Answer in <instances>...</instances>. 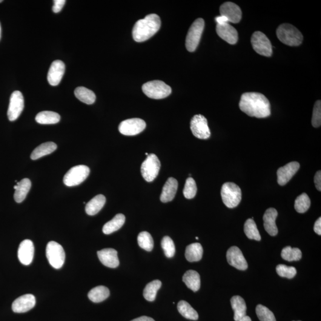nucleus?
I'll use <instances>...</instances> for the list:
<instances>
[{
  "label": "nucleus",
  "mask_w": 321,
  "mask_h": 321,
  "mask_svg": "<svg viewBox=\"0 0 321 321\" xmlns=\"http://www.w3.org/2000/svg\"><path fill=\"white\" fill-rule=\"evenodd\" d=\"M276 271L279 276L289 279H293L297 274L296 269L293 266H288L283 264L277 266Z\"/></svg>",
  "instance_id": "obj_42"
},
{
  "label": "nucleus",
  "mask_w": 321,
  "mask_h": 321,
  "mask_svg": "<svg viewBox=\"0 0 321 321\" xmlns=\"http://www.w3.org/2000/svg\"><path fill=\"white\" fill-rule=\"evenodd\" d=\"M312 124L314 128H319L321 125V102L320 100L315 102L314 105Z\"/></svg>",
  "instance_id": "obj_44"
},
{
  "label": "nucleus",
  "mask_w": 321,
  "mask_h": 321,
  "mask_svg": "<svg viewBox=\"0 0 321 321\" xmlns=\"http://www.w3.org/2000/svg\"><path fill=\"white\" fill-rule=\"evenodd\" d=\"M160 163L159 158L154 154L148 155L141 165V173L148 182L154 181L159 173Z\"/></svg>",
  "instance_id": "obj_9"
},
{
  "label": "nucleus",
  "mask_w": 321,
  "mask_h": 321,
  "mask_svg": "<svg viewBox=\"0 0 321 321\" xmlns=\"http://www.w3.org/2000/svg\"><path fill=\"white\" fill-rule=\"evenodd\" d=\"M74 95L80 101L88 105L94 104L96 100V94L87 88H77L74 91Z\"/></svg>",
  "instance_id": "obj_33"
},
{
  "label": "nucleus",
  "mask_w": 321,
  "mask_h": 321,
  "mask_svg": "<svg viewBox=\"0 0 321 321\" xmlns=\"http://www.w3.org/2000/svg\"><path fill=\"white\" fill-rule=\"evenodd\" d=\"M65 64L61 60H56L51 65L47 79L51 86L58 85L64 76Z\"/></svg>",
  "instance_id": "obj_19"
},
{
  "label": "nucleus",
  "mask_w": 321,
  "mask_h": 321,
  "mask_svg": "<svg viewBox=\"0 0 321 321\" xmlns=\"http://www.w3.org/2000/svg\"><path fill=\"white\" fill-rule=\"evenodd\" d=\"M65 0H55L54 1L53 7V12L57 13L60 12L65 4Z\"/></svg>",
  "instance_id": "obj_45"
},
{
  "label": "nucleus",
  "mask_w": 321,
  "mask_h": 321,
  "mask_svg": "<svg viewBox=\"0 0 321 321\" xmlns=\"http://www.w3.org/2000/svg\"><path fill=\"white\" fill-rule=\"evenodd\" d=\"M33 243L30 240H25L21 242L18 249V258L23 265H30L34 256Z\"/></svg>",
  "instance_id": "obj_18"
},
{
  "label": "nucleus",
  "mask_w": 321,
  "mask_h": 321,
  "mask_svg": "<svg viewBox=\"0 0 321 321\" xmlns=\"http://www.w3.org/2000/svg\"></svg>",
  "instance_id": "obj_55"
},
{
  "label": "nucleus",
  "mask_w": 321,
  "mask_h": 321,
  "mask_svg": "<svg viewBox=\"0 0 321 321\" xmlns=\"http://www.w3.org/2000/svg\"><path fill=\"white\" fill-rule=\"evenodd\" d=\"M314 230L315 233H316L317 234L321 236V217H320L319 219H318L317 220V222H315Z\"/></svg>",
  "instance_id": "obj_47"
},
{
  "label": "nucleus",
  "mask_w": 321,
  "mask_h": 321,
  "mask_svg": "<svg viewBox=\"0 0 321 321\" xmlns=\"http://www.w3.org/2000/svg\"><path fill=\"white\" fill-rule=\"evenodd\" d=\"M60 116L56 112L44 111L40 112L35 117L36 122L41 125H54L58 123Z\"/></svg>",
  "instance_id": "obj_31"
},
{
  "label": "nucleus",
  "mask_w": 321,
  "mask_h": 321,
  "mask_svg": "<svg viewBox=\"0 0 321 321\" xmlns=\"http://www.w3.org/2000/svg\"><path fill=\"white\" fill-rule=\"evenodd\" d=\"M223 202L229 208H236L242 200V191L234 183H225L221 191Z\"/></svg>",
  "instance_id": "obj_4"
},
{
  "label": "nucleus",
  "mask_w": 321,
  "mask_h": 321,
  "mask_svg": "<svg viewBox=\"0 0 321 321\" xmlns=\"http://www.w3.org/2000/svg\"><path fill=\"white\" fill-rule=\"evenodd\" d=\"M177 309L179 313L186 319L194 321L198 320L199 315L197 312L186 301H180L177 305Z\"/></svg>",
  "instance_id": "obj_34"
},
{
  "label": "nucleus",
  "mask_w": 321,
  "mask_h": 321,
  "mask_svg": "<svg viewBox=\"0 0 321 321\" xmlns=\"http://www.w3.org/2000/svg\"><path fill=\"white\" fill-rule=\"evenodd\" d=\"M137 242L140 248L148 252L153 251L154 240L151 235L147 231H142L137 237Z\"/></svg>",
  "instance_id": "obj_38"
},
{
  "label": "nucleus",
  "mask_w": 321,
  "mask_h": 321,
  "mask_svg": "<svg viewBox=\"0 0 321 321\" xmlns=\"http://www.w3.org/2000/svg\"><path fill=\"white\" fill-rule=\"evenodd\" d=\"M142 91L149 98L156 99L165 98L171 93V87L160 80L145 83L142 86Z\"/></svg>",
  "instance_id": "obj_5"
},
{
  "label": "nucleus",
  "mask_w": 321,
  "mask_h": 321,
  "mask_svg": "<svg viewBox=\"0 0 321 321\" xmlns=\"http://www.w3.org/2000/svg\"><path fill=\"white\" fill-rule=\"evenodd\" d=\"M220 11L221 16L225 17L227 19L228 22L237 24L242 19V10L234 2H225V3L221 5Z\"/></svg>",
  "instance_id": "obj_15"
},
{
  "label": "nucleus",
  "mask_w": 321,
  "mask_h": 321,
  "mask_svg": "<svg viewBox=\"0 0 321 321\" xmlns=\"http://www.w3.org/2000/svg\"><path fill=\"white\" fill-rule=\"evenodd\" d=\"M98 258L103 265L108 268H116L120 264L118 254L115 249L108 248L97 252Z\"/></svg>",
  "instance_id": "obj_21"
},
{
  "label": "nucleus",
  "mask_w": 321,
  "mask_h": 321,
  "mask_svg": "<svg viewBox=\"0 0 321 321\" xmlns=\"http://www.w3.org/2000/svg\"><path fill=\"white\" fill-rule=\"evenodd\" d=\"M146 123L144 120L138 118L125 120L120 123L119 130L123 135H137L145 130Z\"/></svg>",
  "instance_id": "obj_12"
},
{
  "label": "nucleus",
  "mask_w": 321,
  "mask_h": 321,
  "mask_svg": "<svg viewBox=\"0 0 321 321\" xmlns=\"http://www.w3.org/2000/svg\"><path fill=\"white\" fill-rule=\"evenodd\" d=\"M239 107L249 116L257 118H266L271 115V105L263 94L258 93H246L241 96Z\"/></svg>",
  "instance_id": "obj_1"
},
{
  "label": "nucleus",
  "mask_w": 321,
  "mask_h": 321,
  "mask_svg": "<svg viewBox=\"0 0 321 321\" xmlns=\"http://www.w3.org/2000/svg\"><path fill=\"white\" fill-rule=\"evenodd\" d=\"M314 182L315 186L318 191H321V171H318L314 177Z\"/></svg>",
  "instance_id": "obj_46"
},
{
  "label": "nucleus",
  "mask_w": 321,
  "mask_h": 321,
  "mask_svg": "<svg viewBox=\"0 0 321 321\" xmlns=\"http://www.w3.org/2000/svg\"><path fill=\"white\" fill-rule=\"evenodd\" d=\"M252 321V320L250 317L246 315V316L242 318V319H240L239 321Z\"/></svg>",
  "instance_id": "obj_50"
},
{
  "label": "nucleus",
  "mask_w": 321,
  "mask_h": 321,
  "mask_svg": "<svg viewBox=\"0 0 321 321\" xmlns=\"http://www.w3.org/2000/svg\"><path fill=\"white\" fill-rule=\"evenodd\" d=\"M216 21L217 24L219 25H223L228 23L227 19L225 17L223 16L216 17Z\"/></svg>",
  "instance_id": "obj_48"
},
{
  "label": "nucleus",
  "mask_w": 321,
  "mask_h": 321,
  "mask_svg": "<svg viewBox=\"0 0 321 321\" xmlns=\"http://www.w3.org/2000/svg\"><path fill=\"white\" fill-rule=\"evenodd\" d=\"M126 218L122 214H117L110 222L105 224L103 227L102 231L105 234H110L114 233L124 225Z\"/></svg>",
  "instance_id": "obj_30"
},
{
  "label": "nucleus",
  "mask_w": 321,
  "mask_h": 321,
  "mask_svg": "<svg viewBox=\"0 0 321 321\" xmlns=\"http://www.w3.org/2000/svg\"><path fill=\"white\" fill-rule=\"evenodd\" d=\"M46 255L50 264L56 269L61 268L64 265L65 254L64 249L59 243L51 241L46 248Z\"/></svg>",
  "instance_id": "obj_8"
},
{
  "label": "nucleus",
  "mask_w": 321,
  "mask_h": 321,
  "mask_svg": "<svg viewBox=\"0 0 321 321\" xmlns=\"http://www.w3.org/2000/svg\"><path fill=\"white\" fill-rule=\"evenodd\" d=\"M24 108V98L21 92H13L10 96L7 116L10 121H15L19 118Z\"/></svg>",
  "instance_id": "obj_13"
},
{
  "label": "nucleus",
  "mask_w": 321,
  "mask_h": 321,
  "mask_svg": "<svg viewBox=\"0 0 321 321\" xmlns=\"http://www.w3.org/2000/svg\"><path fill=\"white\" fill-rule=\"evenodd\" d=\"M244 231L246 236L249 239L257 241H260L261 239L256 223H255L253 219H249L246 220L244 225Z\"/></svg>",
  "instance_id": "obj_36"
},
{
  "label": "nucleus",
  "mask_w": 321,
  "mask_h": 321,
  "mask_svg": "<svg viewBox=\"0 0 321 321\" xmlns=\"http://www.w3.org/2000/svg\"><path fill=\"white\" fill-rule=\"evenodd\" d=\"M191 129L193 135L200 139H207L211 136L207 120L200 114L195 115L192 119Z\"/></svg>",
  "instance_id": "obj_11"
},
{
  "label": "nucleus",
  "mask_w": 321,
  "mask_h": 321,
  "mask_svg": "<svg viewBox=\"0 0 321 321\" xmlns=\"http://www.w3.org/2000/svg\"><path fill=\"white\" fill-rule=\"evenodd\" d=\"M110 290L105 286H97L89 292L88 297L92 302L100 303L107 299L110 296Z\"/></svg>",
  "instance_id": "obj_32"
},
{
  "label": "nucleus",
  "mask_w": 321,
  "mask_h": 321,
  "mask_svg": "<svg viewBox=\"0 0 321 321\" xmlns=\"http://www.w3.org/2000/svg\"><path fill=\"white\" fill-rule=\"evenodd\" d=\"M183 282L189 289L196 292L200 288V278L198 272L194 270H189L183 275Z\"/></svg>",
  "instance_id": "obj_27"
},
{
  "label": "nucleus",
  "mask_w": 321,
  "mask_h": 321,
  "mask_svg": "<svg viewBox=\"0 0 321 321\" xmlns=\"http://www.w3.org/2000/svg\"><path fill=\"white\" fill-rule=\"evenodd\" d=\"M35 305L36 299L33 294H24L14 301L12 310L15 313H25L33 308Z\"/></svg>",
  "instance_id": "obj_16"
},
{
  "label": "nucleus",
  "mask_w": 321,
  "mask_h": 321,
  "mask_svg": "<svg viewBox=\"0 0 321 321\" xmlns=\"http://www.w3.org/2000/svg\"><path fill=\"white\" fill-rule=\"evenodd\" d=\"M57 146L55 143L48 142L42 143L33 150L31 154V159L36 160L42 157L47 156L57 150Z\"/></svg>",
  "instance_id": "obj_29"
},
{
  "label": "nucleus",
  "mask_w": 321,
  "mask_h": 321,
  "mask_svg": "<svg viewBox=\"0 0 321 321\" xmlns=\"http://www.w3.org/2000/svg\"><path fill=\"white\" fill-rule=\"evenodd\" d=\"M162 283L159 280L153 281L146 286L143 290V296L149 302H153L156 299L157 291L159 290Z\"/></svg>",
  "instance_id": "obj_35"
},
{
  "label": "nucleus",
  "mask_w": 321,
  "mask_h": 321,
  "mask_svg": "<svg viewBox=\"0 0 321 321\" xmlns=\"http://www.w3.org/2000/svg\"><path fill=\"white\" fill-rule=\"evenodd\" d=\"M282 258L287 261H297L302 258V252L299 249L292 248L290 246H287L282 252Z\"/></svg>",
  "instance_id": "obj_37"
},
{
  "label": "nucleus",
  "mask_w": 321,
  "mask_h": 321,
  "mask_svg": "<svg viewBox=\"0 0 321 321\" xmlns=\"http://www.w3.org/2000/svg\"><path fill=\"white\" fill-rule=\"evenodd\" d=\"M161 246L165 256L169 258L173 257L176 252L174 243L170 237L165 236L161 241Z\"/></svg>",
  "instance_id": "obj_43"
},
{
  "label": "nucleus",
  "mask_w": 321,
  "mask_h": 321,
  "mask_svg": "<svg viewBox=\"0 0 321 321\" xmlns=\"http://www.w3.org/2000/svg\"><path fill=\"white\" fill-rule=\"evenodd\" d=\"M216 31L221 38L231 45L236 44L239 39L237 31L233 27L228 24L217 25Z\"/></svg>",
  "instance_id": "obj_20"
},
{
  "label": "nucleus",
  "mask_w": 321,
  "mask_h": 321,
  "mask_svg": "<svg viewBox=\"0 0 321 321\" xmlns=\"http://www.w3.org/2000/svg\"><path fill=\"white\" fill-rule=\"evenodd\" d=\"M256 313L260 321H276L274 314L265 306L257 305L256 308Z\"/></svg>",
  "instance_id": "obj_40"
},
{
  "label": "nucleus",
  "mask_w": 321,
  "mask_h": 321,
  "mask_svg": "<svg viewBox=\"0 0 321 321\" xmlns=\"http://www.w3.org/2000/svg\"><path fill=\"white\" fill-rule=\"evenodd\" d=\"M105 202V197L102 194H98V195L95 196L86 205V213L89 216H95L102 210Z\"/></svg>",
  "instance_id": "obj_26"
},
{
  "label": "nucleus",
  "mask_w": 321,
  "mask_h": 321,
  "mask_svg": "<svg viewBox=\"0 0 321 321\" xmlns=\"http://www.w3.org/2000/svg\"><path fill=\"white\" fill-rule=\"evenodd\" d=\"M161 22L156 14H151L144 19L137 21L134 25L132 34L134 41L142 42L147 41L159 31Z\"/></svg>",
  "instance_id": "obj_2"
},
{
  "label": "nucleus",
  "mask_w": 321,
  "mask_h": 321,
  "mask_svg": "<svg viewBox=\"0 0 321 321\" xmlns=\"http://www.w3.org/2000/svg\"><path fill=\"white\" fill-rule=\"evenodd\" d=\"M197 192V186L195 181L192 177H189L186 180L184 189H183V194L186 199H193L196 196Z\"/></svg>",
  "instance_id": "obj_41"
},
{
  "label": "nucleus",
  "mask_w": 321,
  "mask_h": 321,
  "mask_svg": "<svg viewBox=\"0 0 321 321\" xmlns=\"http://www.w3.org/2000/svg\"><path fill=\"white\" fill-rule=\"evenodd\" d=\"M90 173V169L87 166L79 165L74 166L65 174L63 182L68 187H72L81 184Z\"/></svg>",
  "instance_id": "obj_7"
},
{
  "label": "nucleus",
  "mask_w": 321,
  "mask_h": 321,
  "mask_svg": "<svg viewBox=\"0 0 321 321\" xmlns=\"http://www.w3.org/2000/svg\"><path fill=\"white\" fill-rule=\"evenodd\" d=\"M31 182L29 179H24L21 182L17 183L14 186L15 192L14 194V198L17 203H21L27 197L31 188Z\"/></svg>",
  "instance_id": "obj_24"
},
{
  "label": "nucleus",
  "mask_w": 321,
  "mask_h": 321,
  "mask_svg": "<svg viewBox=\"0 0 321 321\" xmlns=\"http://www.w3.org/2000/svg\"><path fill=\"white\" fill-rule=\"evenodd\" d=\"M203 252L202 246L200 243H192L186 249V258L191 262L199 261L202 259Z\"/></svg>",
  "instance_id": "obj_28"
},
{
  "label": "nucleus",
  "mask_w": 321,
  "mask_h": 321,
  "mask_svg": "<svg viewBox=\"0 0 321 321\" xmlns=\"http://www.w3.org/2000/svg\"><path fill=\"white\" fill-rule=\"evenodd\" d=\"M252 47L257 53L265 57H271L272 54V45L270 41L264 33L257 31L251 38Z\"/></svg>",
  "instance_id": "obj_10"
},
{
  "label": "nucleus",
  "mask_w": 321,
  "mask_h": 321,
  "mask_svg": "<svg viewBox=\"0 0 321 321\" xmlns=\"http://www.w3.org/2000/svg\"><path fill=\"white\" fill-rule=\"evenodd\" d=\"M205 27L204 20L199 18L191 25L186 39V47L189 52H193L198 46Z\"/></svg>",
  "instance_id": "obj_6"
},
{
  "label": "nucleus",
  "mask_w": 321,
  "mask_h": 321,
  "mask_svg": "<svg viewBox=\"0 0 321 321\" xmlns=\"http://www.w3.org/2000/svg\"><path fill=\"white\" fill-rule=\"evenodd\" d=\"M231 305L234 312V320L239 321L242 318L246 316L247 306L244 299L239 296H235L231 298Z\"/></svg>",
  "instance_id": "obj_25"
},
{
  "label": "nucleus",
  "mask_w": 321,
  "mask_h": 321,
  "mask_svg": "<svg viewBox=\"0 0 321 321\" xmlns=\"http://www.w3.org/2000/svg\"><path fill=\"white\" fill-rule=\"evenodd\" d=\"M311 200L308 194L303 193L298 196L295 200L294 208L297 213L303 214L306 213L310 208Z\"/></svg>",
  "instance_id": "obj_39"
},
{
  "label": "nucleus",
  "mask_w": 321,
  "mask_h": 321,
  "mask_svg": "<svg viewBox=\"0 0 321 321\" xmlns=\"http://www.w3.org/2000/svg\"><path fill=\"white\" fill-rule=\"evenodd\" d=\"M300 168L297 162H291L277 170V182L280 186H285L292 179Z\"/></svg>",
  "instance_id": "obj_17"
},
{
  "label": "nucleus",
  "mask_w": 321,
  "mask_h": 321,
  "mask_svg": "<svg viewBox=\"0 0 321 321\" xmlns=\"http://www.w3.org/2000/svg\"><path fill=\"white\" fill-rule=\"evenodd\" d=\"M227 262L232 266L245 271L248 269V265L240 249L237 246H232L227 252Z\"/></svg>",
  "instance_id": "obj_14"
},
{
  "label": "nucleus",
  "mask_w": 321,
  "mask_h": 321,
  "mask_svg": "<svg viewBox=\"0 0 321 321\" xmlns=\"http://www.w3.org/2000/svg\"><path fill=\"white\" fill-rule=\"evenodd\" d=\"M278 216V212L273 208H268L263 215V225L265 230L271 236H275L278 234L276 220Z\"/></svg>",
  "instance_id": "obj_22"
},
{
  "label": "nucleus",
  "mask_w": 321,
  "mask_h": 321,
  "mask_svg": "<svg viewBox=\"0 0 321 321\" xmlns=\"http://www.w3.org/2000/svg\"><path fill=\"white\" fill-rule=\"evenodd\" d=\"M131 321H155L152 318L146 317V316H143V317H140L139 318H136V319H134Z\"/></svg>",
  "instance_id": "obj_49"
},
{
  "label": "nucleus",
  "mask_w": 321,
  "mask_h": 321,
  "mask_svg": "<svg viewBox=\"0 0 321 321\" xmlns=\"http://www.w3.org/2000/svg\"><path fill=\"white\" fill-rule=\"evenodd\" d=\"M2 2V0H0V2Z\"/></svg>",
  "instance_id": "obj_54"
},
{
  "label": "nucleus",
  "mask_w": 321,
  "mask_h": 321,
  "mask_svg": "<svg viewBox=\"0 0 321 321\" xmlns=\"http://www.w3.org/2000/svg\"><path fill=\"white\" fill-rule=\"evenodd\" d=\"M145 155H146V156H148L149 154L148 153H146Z\"/></svg>",
  "instance_id": "obj_53"
},
{
  "label": "nucleus",
  "mask_w": 321,
  "mask_h": 321,
  "mask_svg": "<svg viewBox=\"0 0 321 321\" xmlns=\"http://www.w3.org/2000/svg\"><path fill=\"white\" fill-rule=\"evenodd\" d=\"M178 188V182L176 179L170 177L166 182L162 188V193L160 196V200L163 203L171 201L174 198Z\"/></svg>",
  "instance_id": "obj_23"
},
{
  "label": "nucleus",
  "mask_w": 321,
  "mask_h": 321,
  "mask_svg": "<svg viewBox=\"0 0 321 321\" xmlns=\"http://www.w3.org/2000/svg\"><path fill=\"white\" fill-rule=\"evenodd\" d=\"M196 240H198V239H199V238L197 237H196Z\"/></svg>",
  "instance_id": "obj_52"
},
{
  "label": "nucleus",
  "mask_w": 321,
  "mask_h": 321,
  "mask_svg": "<svg viewBox=\"0 0 321 321\" xmlns=\"http://www.w3.org/2000/svg\"><path fill=\"white\" fill-rule=\"evenodd\" d=\"M277 35L283 44L292 47L300 45L303 39L302 33L294 26L288 24L279 26L277 30Z\"/></svg>",
  "instance_id": "obj_3"
},
{
  "label": "nucleus",
  "mask_w": 321,
  "mask_h": 321,
  "mask_svg": "<svg viewBox=\"0 0 321 321\" xmlns=\"http://www.w3.org/2000/svg\"><path fill=\"white\" fill-rule=\"evenodd\" d=\"M1 25H0V38H1Z\"/></svg>",
  "instance_id": "obj_51"
}]
</instances>
